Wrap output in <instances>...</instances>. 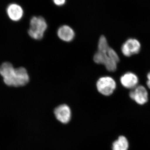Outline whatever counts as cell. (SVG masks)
<instances>
[{"mask_svg":"<svg viewBox=\"0 0 150 150\" xmlns=\"http://www.w3.org/2000/svg\"><path fill=\"white\" fill-rule=\"evenodd\" d=\"M0 74L4 78L5 83L10 86H23L29 81L27 70L22 67L15 69L9 62H5L1 65Z\"/></svg>","mask_w":150,"mask_h":150,"instance_id":"6da1fadb","label":"cell"},{"mask_svg":"<svg viewBox=\"0 0 150 150\" xmlns=\"http://www.w3.org/2000/svg\"><path fill=\"white\" fill-rule=\"evenodd\" d=\"M30 27L28 33L30 37L35 40L42 39L47 28V24L42 17L34 16L30 21Z\"/></svg>","mask_w":150,"mask_h":150,"instance_id":"7a4b0ae2","label":"cell"},{"mask_svg":"<svg viewBox=\"0 0 150 150\" xmlns=\"http://www.w3.org/2000/svg\"><path fill=\"white\" fill-rule=\"evenodd\" d=\"M96 86L100 93L105 96H109L113 93L116 88V84L112 78L102 77L98 81Z\"/></svg>","mask_w":150,"mask_h":150,"instance_id":"3957f363","label":"cell"},{"mask_svg":"<svg viewBox=\"0 0 150 150\" xmlns=\"http://www.w3.org/2000/svg\"><path fill=\"white\" fill-rule=\"evenodd\" d=\"M108 49L105 51H98L94 56L93 60L96 64L104 65L108 71H115L117 69V63L110 59L108 55Z\"/></svg>","mask_w":150,"mask_h":150,"instance_id":"277c9868","label":"cell"},{"mask_svg":"<svg viewBox=\"0 0 150 150\" xmlns=\"http://www.w3.org/2000/svg\"><path fill=\"white\" fill-rule=\"evenodd\" d=\"M141 43L137 39L130 38L126 40L122 47V54L126 57H130L139 52L141 49Z\"/></svg>","mask_w":150,"mask_h":150,"instance_id":"5b68a950","label":"cell"},{"mask_svg":"<svg viewBox=\"0 0 150 150\" xmlns=\"http://www.w3.org/2000/svg\"><path fill=\"white\" fill-rule=\"evenodd\" d=\"M129 96L131 99L139 104H144L148 100L147 91L142 86L137 87L134 91L130 92Z\"/></svg>","mask_w":150,"mask_h":150,"instance_id":"8992f818","label":"cell"},{"mask_svg":"<svg viewBox=\"0 0 150 150\" xmlns=\"http://www.w3.org/2000/svg\"><path fill=\"white\" fill-rule=\"evenodd\" d=\"M54 114L56 119L63 123H67L70 121L71 116V109L68 105L62 104L55 108Z\"/></svg>","mask_w":150,"mask_h":150,"instance_id":"52a82bcc","label":"cell"},{"mask_svg":"<svg viewBox=\"0 0 150 150\" xmlns=\"http://www.w3.org/2000/svg\"><path fill=\"white\" fill-rule=\"evenodd\" d=\"M120 81L122 85L127 88H134L139 83L138 76L131 72L126 73L121 77Z\"/></svg>","mask_w":150,"mask_h":150,"instance_id":"ba28073f","label":"cell"},{"mask_svg":"<svg viewBox=\"0 0 150 150\" xmlns=\"http://www.w3.org/2000/svg\"><path fill=\"white\" fill-rule=\"evenodd\" d=\"M57 34L61 40L66 42L71 41L75 36V33L74 30L67 25H63L59 28Z\"/></svg>","mask_w":150,"mask_h":150,"instance_id":"9c48e42d","label":"cell"},{"mask_svg":"<svg viewBox=\"0 0 150 150\" xmlns=\"http://www.w3.org/2000/svg\"><path fill=\"white\" fill-rule=\"evenodd\" d=\"M7 13L12 20L18 21L22 17L23 12L20 6L16 4H12L8 8Z\"/></svg>","mask_w":150,"mask_h":150,"instance_id":"30bf717a","label":"cell"},{"mask_svg":"<svg viewBox=\"0 0 150 150\" xmlns=\"http://www.w3.org/2000/svg\"><path fill=\"white\" fill-rule=\"evenodd\" d=\"M129 142L124 136H120L112 144V150H128Z\"/></svg>","mask_w":150,"mask_h":150,"instance_id":"8fae6325","label":"cell"},{"mask_svg":"<svg viewBox=\"0 0 150 150\" xmlns=\"http://www.w3.org/2000/svg\"><path fill=\"white\" fill-rule=\"evenodd\" d=\"M107 54L110 59L117 63V64L120 61V59H119L118 54L112 48L109 47L108 50Z\"/></svg>","mask_w":150,"mask_h":150,"instance_id":"7c38bea8","label":"cell"},{"mask_svg":"<svg viewBox=\"0 0 150 150\" xmlns=\"http://www.w3.org/2000/svg\"><path fill=\"white\" fill-rule=\"evenodd\" d=\"M54 4L56 5L62 6L66 2V0H53Z\"/></svg>","mask_w":150,"mask_h":150,"instance_id":"4fadbf2b","label":"cell"},{"mask_svg":"<svg viewBox=\"0 0 150 150\" xmlns=\"http://www.w3.org/2000/svg\"><path fill=\"white\" fill-rule=\"evenodd\" d=\"M147 85L148 87L150 89V81L148 80L147 82Z\"/></svg>","mask_w":150,"mask_h":150,"instance_id":"5bb4252c","label":"cell"},{"mask_svg":"<svg viewBox=\"0 0 150 150\" xmlns=\"http://www.w3.org/2000/svg\"><path fill=\"white\" fill-rule=\"evenodd\" d=\"M147 78L148 80L150 81V72L149 73V74H148Z\"/></svg>","mask_w":150,"mask_h":150,"instance_id":"9a60e30c","label":"cell"}]
</instances>
